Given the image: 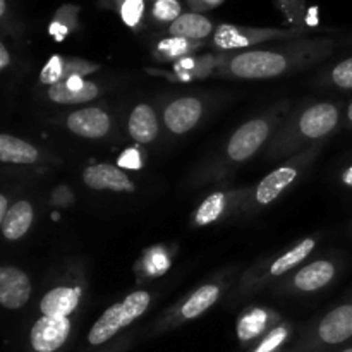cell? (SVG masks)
Listing matches in <instances>:
<instances>
[{
	"instance_id": "6da1fadb",
	"label": "cell",
	"mask_w": 352,
	"mask_h": 352,
	"mask_svg": "<svg viewBox=\"0 0 352 352\" xmlns=\"http://www.w3.org/2000/svg\"><path fill=\"white\" fill-rule=\"evenodd\" d=\"M148 305H150V294L144 291H138L127 296L122 302L110 306L91 327L88 333V342L91 346H100V344L110 340L120 329L131 325L134 320L140 318L146 311Z\"/></svg>"
},
{
	"instance_id": "7a4b0ae2",
	"label": "cell",
	"mask_w": 352,
	"mask_h": 352,
	"mask_svg": "<svg viewBox=\"0 0 352 352\" xmlns=\"http://www.w3.org/2000/svg\"><path fill=\"white\" fill-rule=\"evenodd\" d=\"M287 67V58L277 52L253 50L241 54L230 62V71L239 78L265 79L282 74Z\"/></svg>"
},
{
	"instance_id": "3957f363",
	"label": "cell",
	"mask_w": 352,
	"mask_h": 352,
	"mask_svg": "<svg viewBox=\"0 0 352 352\" xmlns=\"http://www.w3.org/2000/svg\"><path fill=\"white\" fill-rule=\"evenodd\" d=\"M71 322L67 318L41 316L31 329V347L34 352H57L67 340Z\"/></svg>"
},
{
	"instance_id": "277c9868",
	"label": "cell",
	"mask_w": 352,
	"mask_h": 352,
	"mask_svg": "<svg viewBox=\"0 0 352 352\" xmlns=\"http://www.w3.org/2000/svg\"><path fill=\"white\" fill-rule=\"evenodd\" d=\"M268 136V126L263 120H251L234 133L229 141V157L236 162L250 158Z\"/></svg>"
},
{
	"instance_id": "5b68a950",
	"label": "cell",
	"mask_w": 352,
	"mask_h": 352,
	"mask_svg": "<svg viewBox=\"0 0 352 352\" xmlns=\"http://www.w3.org/2000/svg\"><path fill=\"white\" fill-rule=\"evenodd\" d=\"M31 282L23 270L3 267L0 270V302L7 309H17L30 299Z\"/></svg>"
},
{
	"instance_id": "8992f818",
	"label": "cell",
	"mask_w": 352,
	"mask_h": 352,
	"mask_svg": "<svg viewBox=\"0 0 352 352\" xmlns=\"http://www.w3.org/2000/svg\"><path fill=\"white\" fill-rule=\"evenodd\" d=\"M82 181L86 186L91 189H110V191H124V192H133L134 186L129 181L126 174L120 170L119 167L110 164H98L91 165L85 170Z\"/></svg>"
},
{
	"instance_id": "52a82bcc",
	"label": "cell",
	"mask_w": 352,
	"mask_h": 352,
	"mask_svg": "<svg viewBox=\"0 0 352 352\" xmlns=\"http://www.w3.org/2000/svg\"><path fill=\"white\" fill-rule=\"evenodd\" d=\"M322 342L337 346L352 337V305H344L330 311L318 327Z\"/></svg>"
},
{
	"instance_id": "ba28073f",
	"label": "cell",
	"mask_w": 352,
	"mask_h": 352,
	"mask_svg": "<svg viewBox=\"0 0 352 352\" xmlns=\"http://www.w3.org/2000/svg\"><path fill=\"white\" fill-rule=\"evenodd\" d=\"M67 127L82 138H102L110 129V117L96 107L76 110L67 119Z\"/></svg>"
},
{
	"instance_id": "9c48e42d",
	"label": "cell",
	"mask_w": 352,
	"mask_h": 352,
	"mask_svg": "<svg viewBox=\"0 0 352 352\" xmlns=\"http://www.w3.org/2000/svg\"><path fill=\"white\" fill-rule=\"evenodd\" d=\"M203 112L201 102L196 98H179L165 109V124L175 134H184L196 126Z\"/></svg>"
},
{
	"instance_id": "30bf717a",
	"label": "cell",
	"mask_w": 352,
	"mask_h": 352,
	"mask_svg": "<svg viewBox=\"0 0 352 352\" xmlns=\"http://www.w3.org/2000/svg\"><path fill=\"white\" fill-rule=\"evenodd\" d=\"M98 86L95 82L85 81L81 76H69L65 81L50 86L48 96L57 103H85L96 98Z\"/></svg>"
},
{
	"instance_id": "8fae6325",
	"label": "cell",
	"mask_w": 352,
	"mask_h": 352,
	"mask_svg": "<svg viewBox=\"0 0 352 352\" xmlns=\"http://www.w3.org/2000/svg\"><path fill=\"white\" fill-rule=\"evenodd\" d=\"M337 120H339V112L336 107L330 103H320L302 113L299 127L305 136L320 138L329 134L337 126Z\"/></svg>"
},
{
	"instance_id": "7c38bea8",
	"label": "cell",
	"mask_w": 352,
	"mask_h": 352,
	"mask_svg": "<svg viewBox=\"0 0 352 352\" xmlns=\"http://www.w3.org/2000/svg\"><path fill=\"white\" fill-rule=\"evenodd\" d=\"M278 36V31H268V30H244V28L234 26V24H220L215 31V41L217 47L226 48H244L248 45L254 43V41L265 40L270 36Z\"/></svg>"
},
{
	"instance_id": "4fadbf2b",
	"label": "cell",
	"mask_w": 352,
	"mask_h": 352,
	"mask_svg": "<svg viewBox=\"0 0 352 352\" xmlns=\"http://www.w3.org/2000/svg\"><path fill=\"white\" fill-rule=\"evenodd\" d=\"M79 296L81 291L72 287H57L45 294L41 299L40 309L45 316H54V318H67L76 308H78Z\"/></svg>"
},
{
	"instance_id": "5bb4252c",
	"label": "cell",
	"mask_w": 352,
	"mask_h": 352,
	"mask_svg": "<svg viewBox=\"0 0 352 352\" xmlns=\"http://www.w3.org/2000/svg\"><path fill=\"white\" fill-rule=\"evenodd\" d=\"M212 21L198 12L182 14L181 17H177V19L168 26L170 36L184 38V40L189 41L203 40V38H206L212 33Z\"/></svg>"
},
{
	"instance_id": "9a60e30c",
	"label": "cell",
	"mask_w": 352,
	"mask_h": 352,
	"mask_svg": "<svg viewBox=\"0 0 352 352\" xmlns=\"http://www.w3.org/2000/svg\"><path fill=\"white\" fill-rule=\"evenodd\" d=\"M33 222V208L28 201H17L7 212L6 219L2 220L3 237L9 241H16L28 232Z\"/></svg>"
},
{
	"instance_id": "2e32d148",
	"label": "cell",
	"mask_w": 352,
	"mask_h": 352,
	"mask_svg": "<svg viewBox=\"0 0 352 352\" xmlns=\"http://www.w3.org/2000/svg\"><path fill=\"white\" fill-rule=\"evenodd\" d=\"M158 133L157 116L148 105H138L129 117V134L138 143H150Z\"/></svg>"
},
{
	"instance_id": "e0dca14e",
	"label": "cell",
	"mask_w": 352,
	"mask_h": 352,
	"mask_svg": "<svg viewBox=\"0 0 352 352\" xmlns=\"http://www.w3.org/2000/svg\"><path fill=\"white\" fill-rule=\"evenodd\" d=\"M0 160L3 164H33L38 160V150L23 140L2 134L0 136Z\"/></svg>"
},
{
	"instance_id": "ac0fdd59",
	"label": "cell",
	"mask_w": 352,
	"mask_h": 352,
	"mask_svg": "<svg viewBox=\"0 0 352 352\" xmlns=\"http://www.w3.org/2000/svg\"><path fill=\"white\" fill-rule=\"evenodd\" d=\"M333 274H336V268L330 261H315V263L305 267L296 275V287L301 289V291H316V289L329 284L332 280Z\"/></svg>"
},
{
	"instance_id": "d6986e66",
	"label": "cell",
	"mask_w": 352,
	"mask_h": 352,
	"mask_svg": "<svg viewBox=\"0 0 352 352\" xmlns=\"http://www.w3.org/2000/svg\"><path fill=\"white\" fill-rule=\"evenodd\" d=\"M296 179V170L291 167H282L278 170L272 172L270 175L263 179L258 186L256 191V199L261 205H268V203L274 201L275 198L280 196V192L291 184Z\"/></svg>"
},
{
	"instance_id": "ffe728a7",
	"label": "cell",
	"mask_w": 352,
	"mask_h": 352,
	"mask_svg": "<svg viewBox=\"0 0 352 352\" xmlns=\"http://www.w3.org/2000/svg\"><path fill=\"white\" fill-rule=\"evenodd\" d=\"M219 294L220 291L217 285H205V287L198 289V291L186 301V305L182 306V316L188 320L199 316L201 313H205L210 306L215 305V301L219 299Z\"/></svg>"
},
{
	"instance_id": "44dd1931",
	"label": "cell",
	"mask_w": 352,
	"mask_h": 352,
	"mask_svg": "<svg viewBox=\"0 0 352 352\" xmlns=\"http://www.w3.org/2000/svg\"><path fill=\"white\" fill-rule=\"evenodd\" d=\"M267 322L268 315L263 309H254V311L244 315L237 323V337H239L241 342H250V340L261 336L265 327H267Z\"/></svg>"
},
{
	"instance_id": "7402d4cb",
	"label": "cell",
	"mask_w": 352,
	"mask_h": 352,
	"mask_svg": "<svg viewBox=\"0 0 352 352\" xmlns=\"http://www.w3.org/2000/svg\"><path fill=\"white\" fill-rule=\"evenodd\" d=\"M313 248H315V241L313 239L302 241V243L298 244L294 250H291L287 254H284L282 258H278V260L272 265V274L282 275V274H285L287 270H291L292 267H296L298 263H301V261L305 260L309 253H311Z\"/></svg>"
},
{
	"instance_id": "603a6c76",
	"label": "cell",
	"mask_w": 352,
	"mask_h": 352,
	"mask_svg": "<svg viewBox=\"0 0 352 352\" xmlns=\"http://www.w3.org/2000/svg\"><path fill=\"white\" fill-rule=\"evenodd\" d=\"M223 206H226V196L222 192H215L210 198H206L203 201V205L199 206L198 213H196V223L198 226H206V223H212L222 215Z\"/></svg>"
},
{
	"instance_id": "cb8c5ba5",
	"label": "cell",
	"mask_w": 352,
	"mask_h": 352,
	"mask_svg": "<svg viewBox=\"0 0 352 352\" xmlns=\"http://www.w3.org/2000/svg\"><path fill=\"white\" fill-rule=\"evenodd\" d=\"M109 3H113L119 10L120 17L127 26L134 28L140 24L144 14V0H107Z\"/></svg>"
},
{
	"instance_id": "d4e9b609",
	"label": "cell",
	"mask_w": 352,
	"mask_h": 352,
	"mask_svg": "<svg viewBox=\"0 0 352 352\" xmlns=\"http://www.w3.org/2000/svg\"><path fill=\"white\" fill-rule=\"evenodd\" d=\"M151 12L155 19L172 24L177 17L182 16V6L179 0H155Z\"/></svg>"
},
{
	"instance_id": "484cf974",
	"label": "cell",
	"mask_w": 352,
	"mask_h": 352,
	"mask_svg": "<svg viewBox=\"0 0 352 352\" xmlns=\"http://www.w3.org/2000/svg\"><path fill=\"white\" fill-rule=\"evenodd\" d=\"M65 74V60L58 55H54L50 60L47 62V65L43 67V71L40 72V81L43 85H57V82L62 81Z\"/></svg>"
},
{
	"instance_id": "4316f807",
	"label": "cell",
	"mask_w": 352,
	"mask_h": 352,
	"mask_svg": "<svg viewBox=\"0 0 352 352\" xmlns=\"http://www.w3.org/2000/svg\"><path fill=\"white\" fill-rule=\"evenodd\" d=\"M191 47V41L184 40V38H177V36H170L167 40H162L158 43V52L165 54L167 57H177V55L186 54Z\"/></svg>"
},
{
	"instance_id": "83f0119b",
	"label": "cell",
	"mask_w": 352,
	"mask_h": 352,
	"mask_svg": "<svg viewBox=\"0 0 352 352\" xmlns=\"http://www.w3.org/2000/svg\"><path fill=\"white\" fill-rule=\"evenodd\" d=\"M287 336V329H285V327H278V329H275L267 339H263V342H261L253 352H275L285 342Z\"/></svg>"
},
{
	"instance_id": "f1b7e54d",
	"label": "cell",
	"mask_w": 352,
	"mask_h": 352,
	"mask_svg": "<svg viewBox=\"0 0 352 352\" xmlns=\"http://www.w3.org/2000/svg\"><path fill=\"white\" fill-rule=\"evenodd\" d=\"M332 79L340 88H352V57L336 65L332 72Z\"/></svg>"
},
{
	"instance_id": "f546056e",
	"label": "cell",
	"mask_w": 352,
	"mask_h": 352,
	"mask_svg": "<svg viewBox=\"0 0 352 352\" xmlns=\"http://www.w3.org/2000/svg\"><path fill=\"white\" fill-rule=\"evenodd\" d=\"M119 165H120V167L133 168V170H136V168H141V167H143V164H141L140 151L134 150V148H129L127 151H124V153L119 157Z\"/></svg>"
},
{
	"instance_id": "4dcf8cb0",
	"label": "cell",
	"mask_w": 352,
	"mask_h": 352,
	"mask_svg": "<svg viewBox=\"0 0 352 352\" xmlns=\"http://www.w3.org/2000/svg\"><path fill=\"white\" fill-rule=\"evenodd\" d=\"M67 33H69V28L65 26V24L58 23L57 19H54V23L50 24V34H52V36H54L57 41H62Z\"/></svg>"
},
{
	"instance_id": "1f68e13d",
	"label": "cell",
	"mask_w": 352,
	"mask_h": 352,
	"mask_svg": "<svg viewBox=\"0 0 352 352\" xmlns=\"http://www.w3.org/2000/svg\"><path fill=\"white\" fill-rule=\"evenodd\" d=\"M223 0H189L191 7L198 10H205V9H213V7L220 6Z\"/></svg>"
},
{
	"instance_id": "d6a6232c",
	"label": "cell",
	"mask_w": 352,
	"mask_h": 352,
	"mask_svg": "<svg viewBox=\"0 0 352 352\" xmlns=\"http://www.w3.org/2000/svg\"><path fill=\"white\" fill-rule=\"evenodd\" d=\"M10 62V55L9 50H7L6 45H0V69H6Z\"/></svg>"
},
{
	"instance_id": "836d02e7",
	"label": "cell",
	"mask_w": 352,
	"mask_h": 352,
	"mask_svg": "<svg viewBox=\"0 0 352 352\" xmlns=\"http://www.w3.org/2000/svg\"><path fill=\"white\" fill-rule=\"evenodd\" d=\"M7 212H9V208H7V198L6 196H0V222L6 219Z\"/></svg>"
},
{
	"instance_id": "e575fe53",
	"label": "cell",
	"mask_w": 352,
	"mask_h": 352,
	"mask_svg": "<svg viewBox=\"0 0 352 352\" xmlns=\"http://www.w3.org/2000/svg\"><path fill=\"white\" fill-rule=\"evenodd\" d=\"M344 181H346L349 186H352V167L346 172V174H344Z\"/></svg>"
},
{
	"instance_id": "d590c367",
	"label": "cell",
	"mask_w": 352,
	"mask_h": 352,
	"mask_svg": "<svg viewBox=\"0 0 352 352\" xmlns=\"http://www.w3.org/2000/svg\"><path fill=\"white\" fill-rule=\"evenodd\" d=\"M7 12V0H0V16H6Z\"/></svg>"
},
{
	"instance_id": "8d00e7d4",
	"label": "cell",
	"mask_w": 352,
	"mask_h": 352,
	"mask_svg": "<svg viewBox=\"0 0 352 352\" xmlns=\"http://www.w3.org/2000/svg\"><path fill=\"white\" fill-rule=\"evenodd\" d=\"M347 116H349V120L352 122V103L349 105V112H347Z\"/></svg>"
},
{
	"instance_id": "74e56055",
	"label": "cell",
	"mask_w": 352,
	"mask_h": 352,
	"mask_svg": "<svg viewBox=\"0 0 352 352\" xmlns=\"http://www.w3.org/2000/svg\"><path fill=\"white\" fill-rule=\"evenodd\" d=\"M342 352H352V347H349V349H346V351H342Z\"/></svg>"
}]
</instances>
